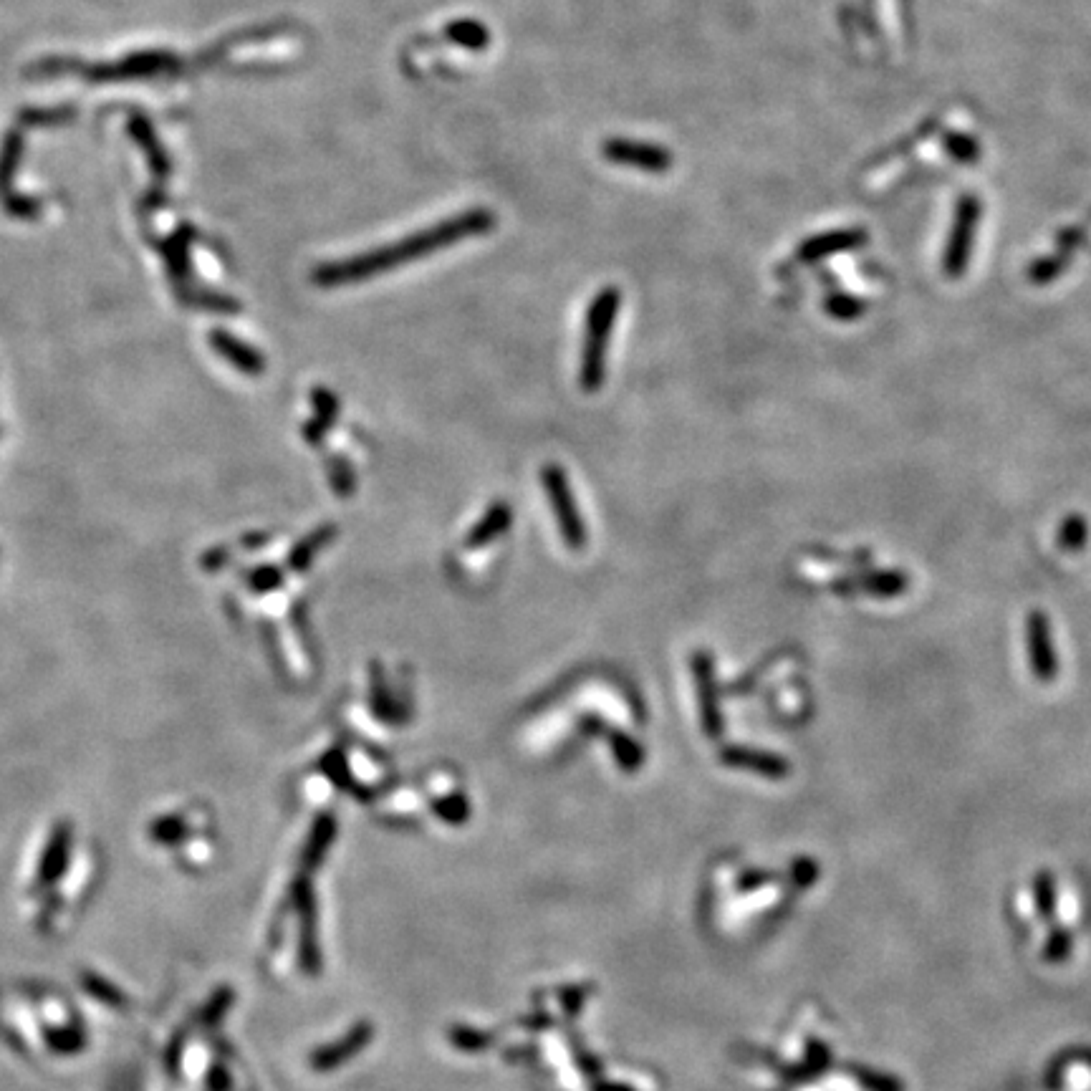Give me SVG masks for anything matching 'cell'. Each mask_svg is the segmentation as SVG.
Instances as JSON below:
<instances>
[{"mask_svg": "<svg viewBox=\"0 0 1091 1091\" xmlns=\"http://www.w3.org/2000/svg\"><path fill=\"white\" fill-rule=\"evenodd\" d=\"M975 213H978V210H975L973 200H965L963 208H960L955 233H953V238H950L948 256H945V271H948L950 276H958V273H963L965 261H968L970 238H973V225H975Z\"/></svg>", "mask_w": 1091, "mask_h": 1091, "instance_id": "cell-7", "label": "cell"}, {"mask_svg": "<svg viewBox=\"0 0 1091 1091\" xmlns=\"http://www.w3.org/2000/svg\"><path fill=\"white\" fill-rule=\"evenodd\" d=\"M511 521H513L511 506L503 501L493 503V506L488 508V513H485V516L475 523L473 531L468 533L465 546H468V549H483V546H488L490 541L503 536V533L511 528Z\"/></svg>", "mask_w": 1091, "mask_h": 1091, "instance_id": "cell-9", "label": "cell"}, {"mask_svg": "<svg viewBox=\"0 0 1091 1091\" xmlns=\"http://www.w3.org/2000/svg\"><path fill=\"white\" fill-rule=\"evenodd\" d=\"M612 746H614V756L619 758L624 771H634V766H639V761H642V751H639V746L632 738H627V735H612Z\"/></svg>", "mask_w": 1091, "mask_h": 1091, "instance_id": "cell-20", "label": "cell"}, {"mask_svg": "<svg viewBox=\"0 0 1091 1091\" xmlns=\"http://www.w3.org/2000/svg\"><path fill=\"white\" fill-rule=\"evenodd\" d=\"M1028 657H1031L1033 675L1038 680L1051 682L1059 672V660H1056L1054 637H1051L1049 619L1041 612H1033L1028 617Z\"/></svg>", "mask_w": 1091, "mask_h": 1091, "instance_id": "cell-6", "label": "cell"}, {"mask_svg": "<svg viewBox=\"0 0 1091 1091\" xmlns=\"http://www.w3.org/2000/svg\"><path fill=\"white\" fill-rule=\"evenodd\" d=\"M692 675H695V685H698L700 720H703L705 735L718 738V735L723 733V718H720L713 657H710L708 652H695V655H692Z\"/></svg>", "mask_w": 1091, "mask_h": 1091, "instance_id": "cell-5", "label": "cell"}, {"mask_svg": "<svg viewBox=\"0 0 1091 1091\" xmlns=\"http://www.w3.org/2000/svg\"><path fill=\"white\" fill-rule=\"evenodd\" d=\"M602 155L612 165L632 167V170L652 172V175H662L672 167V152L662 150L657 144L634 142V139H607L602 144Z\"/></svg>", "mask_w": 1091, "mask_h": 1091, "instance_id": "cell-4", "label": "cell"}, {"mask_svg": "<svg viewBox=\"0 0 1091 1091\" xmlns=\"http://www.w3.org/2000/svg\"><path fill=\"white\" fill-rule=\"evenodd\" d=\"M331 836H334V819H331V816H321V819L316 821L314 831H311L309 859L321 857V852L326 849V844L331 841Z\"/></svg>", "mask_w": 1091, "mask_h": 1091, "instance_id": "cell-21", "label": "cell"}, {"mask_svg": "<svg viewBox=\"0 0 1091 1091\" xmlns=\"http://www.w3.org/2000/svg\"><path fill=\"white\" fill-rule=\"evenodd\" d=\"M213 346H215V352L223 354V357L228 359L233 367H238L240 372H245V374H261L263 372V359L258 357L253 349H248V346L240 344L238 339H233L230 334H220V331H215Z\"/></svg>", "mask_w": 1091, "mask_h": 1091, "instance_id": "cell-10", "label": "cell"}, {"mask_svg": "<svg viewBox=\"0 0 1091 1091\" xmlns=\"http://www.w3.org/2000/svg\"><path fill=\"white\" fill-rule=\"evenodd\" d=\"M314 405H316V417L311 420V427H306V440L319 442L321 435H326L334 422L336 412H339V402H336L334 394L329 389H316L314 392Z\"/></svg>", "mask_w": 1091, "mask_h": 1091, "instance_id": "cell-11", "label": "cell"}, {"mask_svg": "<svg viewBox=\"0 0 1091 1091\" xmlns=\"http://www.w3.org/2000/svg\"><path fill=\"white\" fill-rule=\"evenodd\" d=\"M541 483H543V490H546V495H549L551 508H554L561 538H564V543L571 551H581L586 546L589 533H586L584 518H581L579 508H576V498H574V490H571L569 475H566V470L556 463L543 465Z\"/></svg>", "mask_w": 1091, "mask_h": 1091, "instance_id": "cell-3", "label": "cell"}, {"mask_svg": "<svg viewBox=\"0 0 1091 1091\" xmlns=\"http://www.w3.org/2000/svg\"><path fill=\"white\" fill-rule=\"evenodd\" d=\"M619 306H622V293L614 286L602 288L591 301L589 314H586L579 369V384L584 392H597L604 384V377H607L609 339H612L614 324H617Z\"/></svg>", "mask_w": 1091, "mask_h": 1091, "instance_id": "cell-2", "label": "cell"}, {"mask_svg": "<svg viewBox=\"0 0 1091 1091\" xmlns=\"http://www.w3.org/2000/svg\"><path fill=\"white\" fill-rule=\"evenodd\" d=\"M498 225L493 210L488 208H473L465 210V213L453 215L448 220H440L432 228L420 230V233H412L407 238L397 240V243L387 245V248H377V251L359 253L354 258H346V261L326 263V266L316 268L314 271V283L324 288L334 286H349V283L364 281V278L379 276V273H389L394 268L407 266L410 261L422 256H432L437 251H445V248H453L460 240L478 238V235L490 233V230Z\"/></svg>", "mask_w": 1091, "mask_h": 1091, "instance_id": "cell-1", "label": "cell"}, {"mask_svg": "<svg viewBox=\"0 0 1091 1091\" xmlns=\"http://www.w3.org/2000/svg\"><path fill=\"white\" fill-rule=\"evenodd\" d=\"M448 36L453 38L455 43H460V46H468V48H485L488 46V31H485L480 23L475 21H460V23H453V26L448 28Z\"/></svg>", "mask_w": 1091, "mask_h": 1091, "instance_id": "cell-16", "label": "cell"}, {"mask_svg": "<svg viewBox=\"0 0 1091 1091\" xmlns=\"http://www.w3.org/2000/svg\"><path fill=\"white\" fill-rule=\"evenodd\" d=\"M367 1036H369V1033L367 1031L362 1033V1028H359L357 1033H352V1038H349L346 1044L341 1041V1044H336V1046H331V1049L321 1051V1054L314 1059V1066H316V1069H331V1066L341 1064V1059H349V1056H352V1051H349V1049H354V1046L362 1044V1038H367Z\"/></svg>", "mask_w": 1091, "mask_h": 1091, "instance_id": "cell-18", "label": "cell"}, {"mask_svg": "<svg viewBox=\"0 0 1091 1091\" xmlns=\"http://www.w3.org/2000/svg\"><path fill=\"white\" fill-rule=\"evenodd\" d=\"M829 311L836 316V319H854V316L862 314L864 306L857 304V301L834 299V301H829Z\"/></svg>", "mask_w": 1091, "mask_h": 1091, "instance_id": "cell-23", "label": "cell"}, {"mask_svg": "<svg viewBox=\"0 0 1091 1091\" xmlns=\"http://www.w3.org/2000/svg\"><path fill=\"white\" fill-rule=\"evenodd\" d=\"M329 475H331V485H334L336 493H339V495H352L354 493V475H352V470H349V465L341 463V460H331Z\"/></svg>", "mask_w": 1091, "mask_h": 1091, "instance_id": "cell-22", "label": "cell"}, {"mask_svg": "<svg viewBox=\"0 0 1091 1091\" xmlns=\"http://www.w3.org/2000/svg\"><path fill=\"white\" fill-rule=\"evenodd\" d=\"M1089 538V528L1081 516H1069L1059 531V546L1064 551H1081Z\"/></svg>", "mask_w": 1091, "mask_h": 1091, "instance_id": "cell-17", "label": "cell"}, {"mask_svg": "<svg viewBox=\"0 0 1091 1091\" xmlns=\"http://www.w3.org/2000/svg\"><path fill=\"white\" fill-rule=\"evenodd\" d=\"M862 238L859 233H831V235H821V238H814L809 240V243L801 248L799 258L801 261H816V258H824L829 256V253H836V251H844V248H849V245H854L857 240Z\"/></svg>", "mask_w": 1091, "mask_h": 1091, "instance_id": "cell-13", "label": "cell"}, {"mask_svg": "<svg viewBox=\"0 0 1091 1091\" xmlns=\"http://www.w3.org/2000/svg\"><path fill=\"white\" fill-rule=\"evenodd\" d=\"M334 536H336L334 526H324V528H319V531L311 533V536L306 538V543H301L299 549L293 551V556H291L293 569H306V566H309V561L314 559L316 551H319L321 546H326V543H329Z\"/></svg>", "mask_w": 1091, "mask_h": 1091, "instance_id": "cell-15", "label": "cell"}, {"mask_svg": "<svg viewBox=\"0 0 1091 1091\" xmlns=\"http://www.w3.org/2000/svg\"><path fill=\"white\" fill-rule=\"evenodd\" d=\"M372 708H374V713L379 715V718L394 720L392 700H389L387 685L382 682V672H379L377 665H374V670H372Z\"/></svg>", "mask_w": 1091, "mask_h": 1091, "instance_id": "cell-19", "label": "cell"}, {"mask_svg": "<svg viewBox=\"0 0 1091 1091\" xmlns=\"http://www.w3.org/2000/svg\"><path fill=\"white\" fill-rule=\"evenodd\" d=\"M864 589L874 597H897L907 589V579L900 571H877L864 579Z\"/></svg>", "mask_w": 1091, "mask_h": 1091, "instance_id": "cell-14", "label": "cell"}, {"mask_svg": "<svg viewBox=\"0 0 1091 1091\" xmlns=\"http://www.w3.org/2000/svg\"><path fill=\"white\" fill-rule=\"evenodd\" d=\"M720 758H723V761L728 763V766H733V768H746V771H756V773H763V776H771V778L786 776V773H788V766L781 761V758L773 756V753L753 751V748L730 746V748H725L723 753H720Z\"/></svg>", "mask_w": 1091, "mask_h": 1091, "instance_id": "cell-8", "label": "cell"}, {"mask_svg": "<svg viewBox=\"0 0 1091 1091\" xmlns=\"http://www.w3.org/2000/svg\"><path fill=\"white\" fill-rule=\"evenodd\" d=\"M66 859H69V826H59L54 839H51V844H48L46 857H43V864H41L43 882H51V879L59 877L66 867Z\"/></svg>", "mask_w": 1091, "mask_h": 1091, "instance_id": "cell-12", "label": "cell"}, {"mask_svg": "<svg viewBox=\"0 0 1091 1091\" xmlns=\"http://www.w3.org/2000/svg\"><path fill=\"white\" fill-rule=\"evenodd\" d=\"M84 980H86V983H89V988H94V990H91V993H94L96 998H104V1001H107V1003H114V1006H117V1003H122V998H119V993H109V990H112V988H109V985L96 983V980H94V978H89V975H86Z\"/></svg>", "mask_w": 1091, "mask_h": 1091, "instance_id": "cell-24", "label": "cell"}]
</instances>
